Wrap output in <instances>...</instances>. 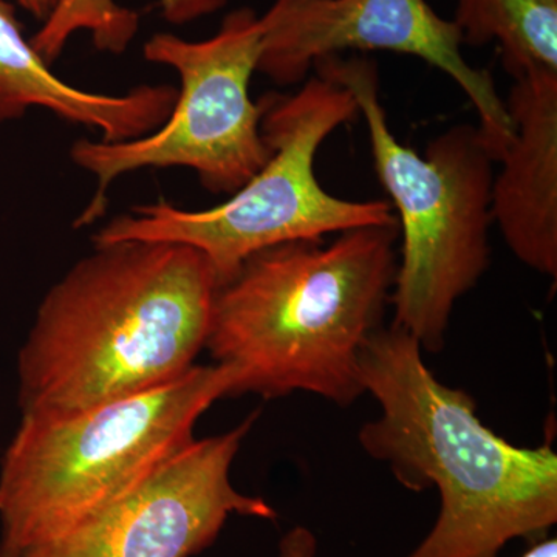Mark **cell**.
Returning a JSON list of instances; mask_svg holds the SVG:
<instances>
[{
    "label": "cell",
    "mask_w": 557,
    "mask_h": 557,
    "mask_svg": "<svg viewBox=\"0 0 557 557\" xmlns=\"http://www.w3.org/2000/svg\"><path fill=\"white\" fill-rule=\"evenodd\" d=\"M520 557H557V539L547 536L537 539L533 547L528 548Z\"/></svg>",
    "instance_id": "e0dca14e"
},
{
    "label": "cell",
    "mask_w": 557,
    "mask_h": 557,
    "mask_svg": "<svg viewBox=\"0 0 557 557\" xmlns=\"http://www.w3.org/2000/svg\"><path fill=\"white\" fill-rule=\"evenodd\" d=\"M361 380L381 408L359 431L361 448L406 490L438 491V518L406 557H498L556 525L552 443L522 448L485 426L475 399L442 383L408 332L392 324L370 336Z\"/></svg>",
    "instance_id": "7a4b0ae2"
},
{
    "label": "cell",
    "mask_w": 557,
    "mask_h": 557,
    "mask_svg": "<svg viewBox=\"0 0 557 557\" xmlns=\"http://www.w3.org/2000/svg\"><path fill=\"white\" fill-rule=\"evenodd\" d=\"M278 557H319L318 539L307 527H295L278 544Z\"/></svg>",
    "instance_id": "9a60e30c"
},
{
    "label": "cell",
    "mask_w": 557,
    "mask_h": 557,
    "mask_svg": "<svg viewBox=\"0 0 557 557\" xmlns=\"http://www.w3.org/2000/svg\"><path fill=\"white\" fill-rule=\"evenodd\" d=\"M265 30L263 16L237 9L226 14L212 38L196 42L157 33L148 39L143 47L146 61L178 73L177 101L159 129L145 137L73 143V163L98 185L76 219L78 228L104 215L109 186L131 172L189 168L203 188L231 196L265 166L273 150L260 132L263 104L249 97Z\"/></svg>",
    "instance_id": "52a82bcc"
},
{
    "label": "cell",
    "mask_w": 557,
    "mask_h": 557,
    "mask_svg": "<svg viewBox=\"0 0 557 557\" xmlns=\"http://www.w3.org/2000/svg\"><path fill=\"white\" fill-rule=\"evenodd\" d=\"M228 0H159L161 16L170 24L185 25L225 7Z\"/></svg>",
    "instance_id": "5bb4252c"
},
{
    "label": "cell",
    "mask_w": 557,
    "mask_h": 557,
    "mask_svg": "<svg viewBox=\"0 0 557 557\" xmlns=\"http://www.w3.org/2000/svg\"><path fill=\"white\" fill-rule=\"evenodd\" d=\"M313 70L346 87L357 101L368 124L376 175L398 211L403 245L391 295L392 324L416 338L423 351L438 354L458 300L491 265L496 160L471 124L437 135L424 156L401 145L380 101L375 62L335 54L318 61Z\"/></svg>",
    "instance_id": "5b68a950"
},
{
    "label": "cell",
    "mask_w": 557,
    "mask_h": 557,
    "mask_svg": "<svg viewBox=\"0 0 557 557\" xmlns=\"http://www.w3.org/2000/svg\"><path fill=\"white\" fill-rule=\"evenodd\" d=\"M17 5L33 14L36 20L46 21L60 0H14Z\"/></svg>",
    "instance_id": "2e32d148"
},
{
    "label": "cell",
    "mask_w": 557,
    "mask_h": 557,
    "mask_svg": "<svg viewBox=\"0 0 557 557\" xmlns=\"http://www.w3.org/2000/svg\"><path fill=\"white\" fill-rule=\"evenodd\" d=\"M453 21L463 46L496 42L512 78L557 73V0H458Z\"/></svg>",
    "instance_id": "7c38bea8"
},
{
    "label": "cell",
    "mask_w": 557,
    "mask_h": 557,
    "mask_svg": "<svg viewBox=\"0 0 557 557\" xmlns=\"http://www.w3.org/2000/svg\"><path fill=\"white\" fill-rule=\"evenodd\" d=\"M194 440L119 500L22 557H190L214 544L230 516L273 520L276 509L231 482L255 424Z\"/></svg>",
    "instance_id": "9c48e42d"
},
{
    "label": "cell",
    "mask_w": 557,
    "mask_h": 557,
    "mask_svg": "<svg viewBox=\"0 0 557 557\" xmlns=\"http://www.w3.org/2000/svg\"><path fill=\"white\" fill-rule=\"evenodd\" d=\"M219 281L199 249L95 245L44 296L17 357L22 413L69 412L196 366Z\"/></svg>",
    "instance_id": "6da1fadb"
},
{
    "label": "cell",
    "mask_w": 557,
    "mask_h": 557,
    "mask_svg": "<svg viewBox=\"0 0 557 557\" xmlns=\"http://www.w3.org/2000/svg\"><path fill=\"white\" fill-rule=\"evenodd\" d=\"M507 106L515 135L494 174L491 218L509 251L557 277V73L518 76Z\"/></svg>",
    "instance_id": "30bf717a"
},
{
    "label": "cell",
    "mask_w": 557,
    "mask_h": 557,
    "mask_svg": "<svg viewBox=\"0 0 557 557\" xmlns=\"http://www.w3.org/2000/svg\"><path fill=\"white\" fill-rule=\"evenodd\" d=\"M397 239L398 226H364L248 256L215 292L205 344L233 397L309 392L346 408L364 395L361 351L391 302Z\"/></svg>",
    "instance_id": "3957f363"
},
{
    "label": "cell",
    "mask_w": 557,
    "mask_h": 557,
    "mask_svg": "<svg viewBox=\"0 0 557 557\" xmlns=\"http://www.w3.org/2000/svg\"><path fill=\"white\" fill-rule=\"evenodd\" d=\"M175 101L177 89L166 84H145L113 97L58 78L25 39L14 7L0 0V124L40 108L70 124L100 132L101 141H129L159 129Z\"/></svg>",
    "instance_id": "8fae6325"
},
{
    "label": "cell",
    "mask_w": 557,
    "mask_h": 557,
    "mask_svg": "<svg viewBox=\"0 0 557 557\" xmlns=\"http://www.w3.org/2000/svg\"><path fill=\"white\" fill-rule=\"evenodd\" d=\"M139 25L137 11L115 0H60L30 42L49 64L61 57L70 38L79 32L90 33L98 50L121 54L129 49Z\"/></svg>",
    "instance_id": "4fadbf2b"
},
{
    "label": "cell",
    "mask_w": 557,
    "mask_h": 557,
    "mask_svg": "<svg viewBox=\"0 0 557 557\" xmlns=\"http://www.w3.org/2000/svg\"><path fill=\"white\" fill-rule=\"evenodd\" d=\"M262 104L260 132L273 156L228 200L200 211L164 199L139 205L102 226L94 244L188 245L209 260L220 285L260 249L321 242L327 234L364 226H398L387 201L339 199L317 177L322 143L359 113L346 87L317 73L296 94L267 95Z\"/></svg>",
    "instance_id": "8992f818"
},
{
    "label": "cell",
    "mask_w": 557,
    "mask_h": 557,
    "mask_svg": "<svg viewBox=\"0 0 557 557\" xmlns=\"http://www.w3.org/2000/svg\"><path fill=\"white\" fill-rule=\"evenodd\" d=\"M263 21L258 72L278 84L300 83L318 61L348 50L409 54L463 90L494 160L515 135L493 76L469 64L456 22L440 16L428 0H274Z\"/></svg>",
    "instance_id": "ba28073f"
},
{
    "label": "cell",
    "mask_w": 557,
    "mask_h": 557,
    "mask_svg": "<svg viewBox=\"0 0 557 557\" xmlns=\"http://www.w3.org/2000/svg\"><path fill=\"white\" fill-rule=\"evenodd\" d=\"M225 366L69 412L22 413L0 461V557H22L119 500L194 442V428L233 397Z\"/></svg>",
    "instance_id": "277c9868"
}]
</instances>
